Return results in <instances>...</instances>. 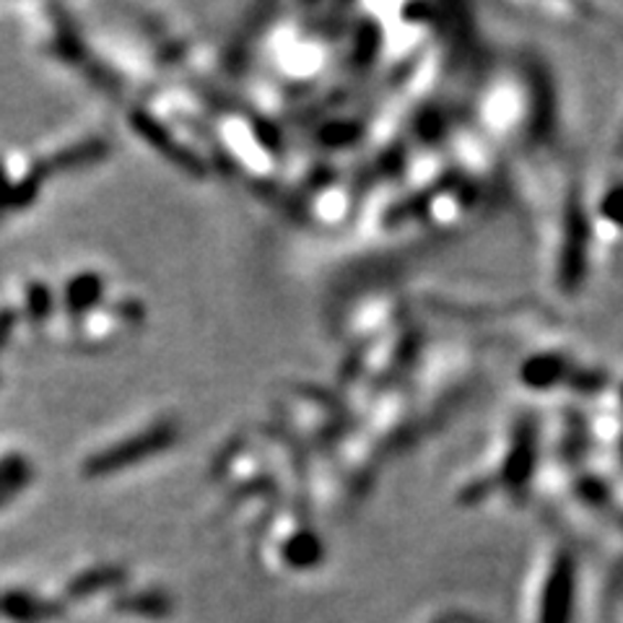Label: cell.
I'll use <instances>...</instances> for the list:
<instances>
[{"label":"cell","mask_w":623,"mask_h":623,"mask_svg":"<svg viewBox=\"0 0 623 623\" xmlns=\"http://www.w3.org/2000/svg\"><path fill=\"white\" fill-rule=\"evenodd\" d=\"M17 320H19L17 310H11V307H3V310H0V351H3L6 343L11 341V333H13V327H17Z\"/></svg>","instance_id":"6"},{"label":"cell","mask_w":623,"mask_h":623,"mask_svg":"<svg viewBox=\"0 0 623 623\" xmlns=\"http://www.w3.org/2000/svg\"><path fill=\"white\" fill-rule=\"evenodd\" d=\"M53 314V294H50L47 283H29L26 286V318L34 322V325H42V322L50 320Z\"/></svg>","instance_id":"3"},{"label":"cell","mask_w":623,"mask_h":623,"mask_svg":"<svg viewBox=\"0 0 623 623\" xmlns=\"http://www.w3.org/2000/svg\"><path fill=\"white\" fill-rule=\"evenodd\" d=\"M574 603V567L569 556H559L548 571L544 595L538 603V623H569Z\"/></svg>","instance_id":"1"},{"label":"cell","mask_w":623,"mask_h":623,"mask_svg":"<svg viewBox=\"0 0 623 623\" xmlns=\"http://www.w3.org/2000/svg\"><path fill=\"white\" fill-rule=\"evenodd\" d=\"M11 193H13V182L9 178V170H6V161L0 159V222H3L6 214L11 211Z\"/></svg>","instance_id":"5"},{"label":"cell","mask_w":623,"mask_h":623,"mask_svg":"<svg viewBox=\"0 0 623 623\" xmlns=\"http://www.w3.org/2000/svg\"><path fill=\"white\" fill-rule=\"evenodd\" d=\"M32 475L34 471L24 454H6V458H0V486L13 481H32Z\"/></svg>","instance_id":"4"},{"label":"cell","mask_w":623,"mask_h":623,"mask_svg":"<svg viewBox=\"0 0 623 623\" xmlns=\"http://www.w3.org/2000/svg\"><path fill=\"white\" fill-rule=\"evenodd\" d=\"M29 483L32 481H13V483H6V486H0V507H6V504L11 502L13 496L19 494V491H24Z\"/></svg>","instance_id":"7"},{"label":"cell","mask_w":623,"mask_h":623,"mask_svg":"<svg viewBox=\"0 0 623 623\" xmlns=\"http://www.w3.org/2000/svg\"><path fill=\"white\" fill-rule=\"evenodd\" d=\"M101 297V281L97 276H78L73 278L68 283V291H65V307H68V312L73 318H78V314H86L92 310L94 304L99 302Z\"/></svg>","instance_id":"2"}]
</instances>
